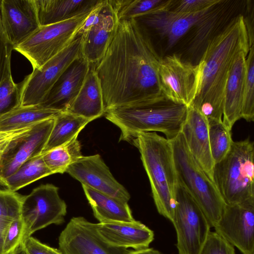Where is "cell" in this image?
<instances>
[{
    "label": "cell",
    "instance_id": "cell-1",
    "mask_svg": "<svg viewBox=\"0 0 254 254\" xmlns=\"http://www.w3.org/2000/svg\"><path fill=\"white\" fill-rule=\"evenodd\" d=\"M161 59L133 19L119 21L105 54L94 65L105 111L165 99L158 76Z\"/></svg>",
    "mask_w": 254,
    "mask_h": 254
},
{
    "label": "cell",
    "instance_id": "cell-2",
    "mask_svg": "<svg viewBox=\"0 0 254 254\" xmlns=\"http://www.w3.org/2000/svg\"><path fill=\"white\" fill-rule=\"evenodd\" d=\"M243 15L238 14L207 44L198 62L200 79L190 105L207 122H223L224 92L231 66L238 54L249 51Z\"/></svg>",
    "mask_w": 254,
    "mask_h": 254
},
{
    "label": "cell",
    "instance_id": "cell-3",
    "mask_svg": "<svg viewBox=\"0 0 254 254\" xmlns=\"http://www.w3.org/2000/svg\"><path fill=\"white\" fill-rule=\"evenodd\" d=\"M187 112L186 105L165 98L112 108L104 115L120 129L119 140L131 143L141 132L158 131L173 139L181 132Z\"/></svg>",
    "mask_w": 254,
    "mask_h": 254
},
{
    "label": "cell",
    "instance_id": "cell-4",
    "mask_svg": "<svg viewBox=\"0 0 254 254\" xmlns=\"http://www.w3.org/2000/svg\"><path fill=\"white\" fill-rule=\"evenodd\" d=\"M131 144L139 151L158 213L172 222L178 180L171 140L146 132L139 133Z\"/></svg>",
    "mask_w": 254,
    "mask_h": 254
},
{
    "label": "cell",
    "instance_id": "cell-5",
    "mask_svg": "<svg viewBox=\"0 0 254 254\" xmlns=\"http://www.w3.org/2000/svg\"><path fill=\"white\" fill-rule=\"evenodd\" d=\"M213 182L227 205L254 203V147L248 138L233 141L230 150L214 164Z\"/></svg>",
    "mask_w": 254,
    "mask_h": 254
},
{
    "label": "cell",
    "instance_id": "cell-6",
    "mask_svg": "<svg viewBox=\"0 0 254 254\" xmlns=\"http://www.w3.org/2000/svg\"><path fill=\"white\" fill-rule=\"evenodd\" d=\"M170 140L178 182L194 198L211 228H214L226 204L214 183L190 153L181 132Z\"/></svg>",
    "mask_w": 254,
    "mask_h": 254
},
{
    "label": "cell",
    "instance_id": "cell-7",
    "mask_svg": "<svg viewBox=\"0 0 254 254\" xmlns=\"http://www.w3.org/2000/svg\"><path fill=\"white\" fill-rule=\"evenodd\" d=\"M90 12L40 28L14 50L38 68L67 47L76 37Z\"/></svg>",
    "mask_w": 254,
    "mask_h": 254
},
{
    "label": "cell",
    "instance_id": "cell-8",
    "mask_svg": "<svg viewBox=\"0 0 254 254\" xmlns=\"http://www.w3.org/2000/svg\"><path fill=\"white\" fill-rule=\"evenodd\" d=\"M176 196L172 222L177 234L178 254H198L211 226L201 208L179 182Z\"/></svg>",
    "mask_w": 254,
    "mask_h": 254
},
{
    "label": "cell",
    "instance_id": "cell-9",
    "mask_svg": "<svg viewBox=\"0 0 254 254\" xmlns=\"http://www.w3.org/2000/svg\"><path fill=\"white\" fill-rule=\"evenodd\" d=\"M83 36L78 34L72 42L19 83L22 106L39 105L66 68L82 56Z\"/></svg>",
    "mask_w": 254,
    "mask_h": 254
},
{
    "label": "cell",
    "instance_id": "cell-10",
    "mask_svg": "<svg viewBox=\"0 0 254 254\" xmlns=\"http://www.w3.org/2000/svg\"><path fill=\"white\" fill-rule=\"evenodd\" d=\"M66 208L65 202L59 195V188L52 184L42 185L24 195L21 209L25 225L23 241L50 225L63 223Z\"/></svg>",
    "mask_w": 254,
    "mask_h": 254
},
{
    "label": "cell",
    "instance_id": "cell-11",
    "mask_svg": "<svg viewBox=\"0 0 254 254\" xmlns=\"http://www.w3.org/2000/svg\"><path fill=\"white\" fill-rule=\"evenodd\" d=\"M158 76L165 97L189 106L197 93L200 79L198 64L182 60L173 54L161 59Z\"/></svg>",
    "mask_w": 254,
    "mask_h": 254
},
{
    "label": "cell",
    "instance_id": "cell-12",
    "mask_svg": "<svg viewBox=\"0 0 254 254\" xmlns=\"http://www.w3.org/2000/svg\"><path fill=\"white\" fill-rule=\"evenodd\" d=\"M171 2V0H165L153 10L132 18L143 29L153 31L166 40L169 48L173 47L213 6L197 12L182 13L170 10Z\"/></svg>",
    "mask_w": 254,
    "mask_h": 254
},
{
    "label": "cell",
    "instance_id": "cell-13",
    "mask_svg": "<svg viewBox=\"0 0 254 254\" xmlns=\"http://www.w3.org/2000/svg\"><path fill=\"white\" fill-rule=\"evenodd\" d=\"M58 243L63 254H126L129 251L109 245L99 235L96 223L82 216L71 218Z\"/></svg>",
    "mask_w": 254,
    "mask_h": 254
},
{
    "label": "cell",
    "instance_id": "cell-14",
    "mask_svg": "<svg viewBox=\"0 0 254 254\" xmlns=\"http://www.w3.org/2000/svg\"><path fill=\"white\" fill-rule=\"evenodd\" d=\"M72 177L97 191L127 203L130 195L114 178L99 154L82 156L66 170Z\"/></svg>",
    "mask_w": 254,
    "mask_h": 254
},
{
    "label": "cell",
    "instance_id": "cell-15",
    "mask_svg": "<svg viewBox=\"0 0 254 254\" xmlns=\"http://www.w3.org/2000/svg\"><path fill=\"white\" fill-rule=\"evenodd\" d=\"M214 228L242 254H254V203L226 204Z\"/></svg>",
    "mask_w": 254,
    "mask_h": 254
},
{
    "label": "cell",
    "instance_id": "cell-16",
    "mask_svg": "<svg viewBox=\"0 0 254 254\" xmlns=\"http://www.w3.org/2000/svg\"><path fill=\"white\" fill-rule=\"evenodd\" d=\"M122 0H101L97 20L83 36L82 56L92 65L104 56L119 24L118 13Z\"/></svg>",
    "mask_w": 254,
    "mask_h": 254
},
{
    "label": "cell",
    "instance_id": "cell-17",
    "mask_svg": "<svg viewBox=\"0 0 254 254\" xmlns=\"http://www.w3.org/2000/svg\"><path fill=\"white\" fill-rule=\"evenodd\" d=\"M54 119L36 124L29 133L12 143L0 157V185L29 159L42 154Z\"/></svg>",
    "mask_w": 254,
    "mask_h": 254
},
{
    "label": "cell",
    "instance_id": "cell-18",
    "mask_svg": "<svg viewBox=\"0 0 254 254\" xmlns=\"http://www.w3.org/2000/svg\"><path fill=\"white\" fill-rule=\"evenodd\" d=\"M0 17L13 50L40 27L35 0H0Z\"/></svg>",
    "mask_w": 254,
    "mask_h": 254
},
{
    "label": "cell",
    "instance_id": "cell-19",
    "mask_svg": "<svg viewBox=\"0 0 254 254\" xmlns=\"http://www.w3.org/2000/svg\"><path fill=\"white\" fill-rule=\"evenodd\" d=\"M91 66L82 55L74 60L61 75L39 105L66 112L77 96Z\"/></svg>",
    "mask_w": 254,
    "mask_h": 254
},
{
    "label": "cell",
    "instance_id": "cell-20",
    "mask_svg": "<svg viewBox=\"0 0 254 254\" xmlns=\"http://www.w3.org/2000/svg\"><path fill=\"white\" fill-rule=\"evenodd\" d=\"M181 132L190 153L213 182L214 163L210 151L208 122L191 105L188 106Z\"/></svg>",
    "mask_w": 254,
    "mask_h": 254
},
{
    "label": "cell",
    "instance_id": "cell-21",
    "mask_svg": "<svg viewBox=\"0 0 254 254\" xmlns=\"http://www.w3.org/2000/svg\"><path fill=\"white\" fill-rule=\"evenodd\" d=\"M238 3V1L219 0L209 9L192 27L193 33L189 45L190 54H195L200 50L204 51L208 42L238 14H236Z\"/></svg>",
    "mask_w": 254,
    "mask_h": 254
},
{
    "label": "cell",
    "instance_id": "cell-22",
    "mask_svg": "<svg viewBox=\"0 0 254 254\" xmlns=\"http://www.w3.org/2000/svg\"><path fill=\"white\" fill-rule=\"evenodd\" d=\"M101 237L116 248L138 250L148 248L154 240L153 231L141 222L114 221L96 223Z\"/></svg>",
    "mask_w": 254,
    "mask_h": 254
},
{
    "label": "cell",
    "instance_id": "cell-23",
    "mask_svg": "<svg viewBox=\"0 0 254 254\" xmlns=\"http://www.w3.org/2000/svg\"><path fill=\"white\" fill-rule=\"evenodd\" d=\"M249 52H240L233 62L227 80L224 101L223 123L230 130L242 118L246 60Z\"/></svg>",
    "mask_w": 254,
    "mask_h": 254
},
{
    "label": "cell",
    "instance_id": "cell-24",
    "mask_svg": "<svg viewBox=\"0 0 254 254\" xmlns=\"http://www.w3.org/2000/svg\"><path fill=\"white\" fill-rule=\"evenodd\" d=\"M101 0H35L40 26L53 24L90 12Z\"/></svg>",
    "mask_w": 254,
    "mask_h": 254
},
{
    "label": "cell",
    "instance_id": "cell-25",
    "mask_svg": "<svg viewBox=\"0 0 254 254\" xmlns=\"http://www.w3.org/2000/svg\"><path fill=\"white\" fill-rule=\"evenodd\" d=\"M66 112L92 121L104 115L102 89L92 64L77 96Z\"/></svg>",
    "mask_w": 254,
    "mask_h": 254
},
{
    "label": "cell",
    "instance_id": "cell-26",
    "mask_svg": "<svg viewBox=\"0 0 254 254\" xmlns=\"http://www.w3.org/2000/svg\"><path fill=\"white\" fill-rule=\"evenodd\" d=\"M84 194L99 223L135 220L127 203L82 185Z\"/></svg>",
    "mask_w": 254,
    "mask_h": 254
},
{
    "label": "cell",
    "instance_id": "cell-27",
    "mask_svg": "<svg viewBox=\"0 0 254 254\" xmlns=\"http://www.w3.org/2000/svg\"><path fill=\"white\" fill-rule=\"evenodd\" d=\"M61 112L39 105L17 107L0 116V130L18 129L54 119Z\"/></svg>",
    "mask_w": 254,
    "mask_h": 254
},
{
    "label": "cell",
    "instance_id": "cell-28",
    "mask_svg": "<svg viewBox=\"0 0 254 254\" xmlns=\"http://www.w3.org/2000/svg\"><path fill=\"white\" fill-rule=\"evenodd\" d=\"M91 121L67 112H61L54 118L52 129L42 154L62 145L78 136L81 130Z\"/></svg>",
    "mask_w": 254,
    "mask_h": 254
},
{
    "label": "cell",
    "instance_id": "cell-29",
    "mask_svg": "<svg viewBox=\"0 0 254 254\" xmlns=\"http://www.w3.org/2000/svg\"><path fill=\"white\" fill-rule=\"evenodd\" d=\"M52 174V172L44 162L41 154L27 160L13 174L4 179L0 186L10 190L16 191Z\"/></svg>",
    "mask_w": 254,
    "mask_h": 254
},
{
    "label": "cell",
    "instance_id": "cell-30",
    "mask_svg": "<svg viewBox=\"0 0 254 254\" xmlns=\"http://www.w3.org/2000/svg\"><path fill=\"white\" fill-rule=\"evenodd\" d=\"M78 136L67 143L42 154L47 166L53 174H63L68 166L83 155Z\"/></svg>",
    "mask_w": 254,
    "mask_h": 254
},
{
    "label": "cell",
    "instance_id": "cell-31",
    "mask_svg": "<svg viewBox=\"0 0 254 254\" xmlns=\"http://www.w3.org/2000/svg\"><path fill=\"white\" fill-rule=\"evenodd\" d=\"M23 195L7 189H0V254L6 232L12 222L21 216Z\"/></svg>",
    "mask_w": 254,
    "mask_h": 254
},
{
    "label": "cell",
    "instance_id": "cell-32",
    "mask_svg": "<svg viewBox=\"0 0 254 254\" xmlns=\"http://www.w3.org/2000/svg\"><path fill=\"white\" fill-rule=\"evenodd\" d=\"M208 124L210 151L215 164L225 157L234 141L231 130L222 122H211Z\"/></svg>",
    "mask_w": 254,
    "mask_h": 254
},
{
    "label": "cell",
    "instance_id": "cell-33",
    "mask_svg": "<svg viewBox=\"0 0 254 254\" xmlns=\"http://www.w3.org/2000/svg\"><path fill=\"white\" fill-rule=\"evenodd\" d=\"M241 117L249 122L254 120V44L250 47L246 60Z\"/></svg>",
    "mask_w": 254,
    "mask_h": 254
},
{
    "label": "cell",
    "instance_id": "cell-34",
    "mask_svg": "<svg viewBox=\"0 0 254 254\" xmlns=\"http://www.w3.org/2000/svg\"><path fill=\"white\" fill-rule=\"evenodd\" d=\"M21 104L20 88L9 73L0 83V116Z\"/></svg>",
    "mask_w": 254,
    "mask_h": 254
},
{
    "label": "cell",
    "instance_id": "cell-35",
    "mask_svg": "<svg viewBox=\"0 0 254 254\" xmlns=\"http://www.w3.org/2000/svg\"><path fill=\"white\" fill-rule=\"evenodd\" d=\"M164 0H123L118 13L119 21L134 18L162 4Z\"/></svg>",
    "mask_w": 254,
    "mask_h": 254
},
{
    "label": "cell",
    "instance_id": "cell-36",
    "mask_svg": "<svg viewBox=\"0 0 254 254\" xmlns=\"http://www.w3.org/2000/svg\"><path fill=\"white\" fill-rule=\"evenodd\" d=\"M25 234V225L21 217L11 223L5 235L2 254H13L22 245Z\"/></svg>",
    "mask_w": 254,
    "mask_h": 254
},
{
    "label": "cell",
    "instance_id": "cell-37",
    "mask_svg": "<svg viewBox=\"0 0 254 254\" xmlns=\"http://www.w3.org/2000/svg\"><path fill=\"white\" fill-rule=\"evenodd\" d=\"M198 254H235L234 247L215 231H210Z\"/></svg>",
    "mask_w": 254,
    "mask_h": 254
},
{
    "label": "cell",
    "instance_id": "cell-38",
    "mask_svg": "<svg viewBox=\"0 0 254 254\" xmlns=\"http://www.w3.org/2000/svg\"><path fill=\"white\" fill-rule=\"evenodd\" d=\"M219 0H171L169 9L175 12L194 13L206 9Z\"/></svg>",
    "mask_w": 254,
    "mask_h": 254
},
{
    "label": "cell",
    "instance_id": "cell-39",
    "mask_svg": "<svg viewBox=\"0 0 254 254\" xmlns=\"http://www.w3.org/2000/svg\"><path fill=\"white\" fill-rule=\"evenodd\" d=\"M13 48L3 29L0 17V83L11 72V57Z\"/></svg>",
    "mask_w": 254,
    "mask_h": 254
},
{
    "label": "cell",
    "instance_id": "cell-40",
    "mask_svg": "<svg viewBox=\"0 0 254 254\" xmlns=\"http://www.w3.org/2000/svg\"><path fill=\"white\" fill-rule=\"evenodd\" d=\"M36 124L18 129L0 130V157L15 141L27 134Z\"/></svg>",
    "mask_w": 254,
    "mask_h": 254
},
{
    "label": "cell",
    "instance_id": "cell-41",
    "mask_svg": "<svg viewBox=\"0 0 254 254\" xmlns=\"http://www.w3.org/2000/svg\"><path fill=\"white\" fill-rule=\"evenodd\" d=\"M22 245L29 254H63L59 250L42 243L32 236L27 238Z\"/></svg>",
    "mask_w": 254,
    "mask_h": 254
},
{
    "label": "cell",
    "instance_id": "cell-42",
    "mask_svg": "<svg viewBox=\"0 0 254 254\" xmlns=\"http://www.w3.org/2000/svg\"><path fill=\"white\" fill-rule=\"evenodd\" d=\"M245 16L243 15L245 25L249 38V48L254 44V4L252 0L246 1Z\"/></svg>",
    "mask_w": 254,
    "mask_h": 254
},
{
    "label": "cell",
    "instance_id": "cell-43",
    "mask_svg": "<svg viewBox=\"0 0 254 254\" xmlns=\"http://www.w3.org/2000/svg\"><path fill=\"white\" fill-rule=\"evenodd\" d=\"M126 254H163L160 251L151 248L138 250H129Z\"/></svg>",
    "mask_w": 254,
    "mask_h": 254
},
{
    "label": "cell",
    "instance_id": "cell-44",
    "mask_svg": "<svg viewBox=\"0 0 254 254\" xmlns=\"http://www.w3.org/2000/svg\"><path fill=\"white\" fill-rule=\"evenodd\" d=\"M13 254H29L26 250L24 249L23 245L16 251Z\"/></svg>",
    "mask_w": 254,
    "mask_h": 254
}]
</instances>
